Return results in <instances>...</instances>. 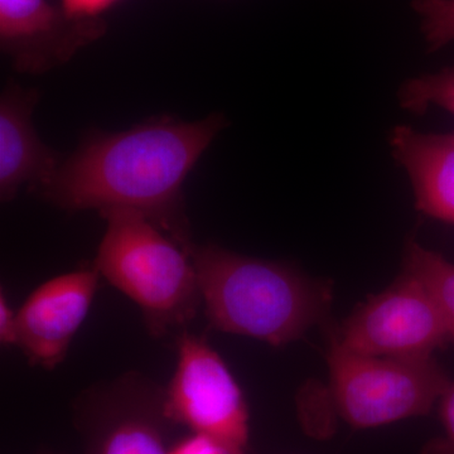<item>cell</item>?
<instances>
[{"label": "cell", "instance_id": "obj_1", "mask_svg": "<svg viewBox=\"0 0 454 454\" xmlns=\"http://www.w3.org/2000/svg\"><path fill=\"white\" fill-rule=\"evenodd\" d=\"M227 121L149 119L118 133L92 131L35 192L66 211L133 210L145 215L188 254L195 247L184 184Z\"/></svg>", "mask_w": 454, "mask_h": 454}, {"label": "cell", "instance_id": "obj_2", "mask_svg": "<svg viewBox=\"0 0 454 454\" xmlns=\"http://www.w3.org/2000/svg\"><path fill=\"white\" fill-rule=\"evenodd\" d=\"M191 258L212 327L274 348L300 340L325 321L331 284L284 262L250 258L217 245H196Z\"/></svg>", "mask_w": 454, "mask_h": 454}, {"label": "cell", "instance_id": "obj_3", "mask_svg": "<svg viewBox=\"0 0 454 454\" xmlns=\"http://www.w3.org/2000/svg\"><path fill=\"white\" fill-rule=\"evenodd\" d=\"M106 234L94 267L142 310L154 337L181 331L202 304L190 254L140 212H101Z\"/></svg>", "mask_w": 454, "mask_h": 454}, {"label": "cell", "instance_id": "obj_4", "mask_svg": "<svg viewBox=\"0 0 454 454\" xmlns=\"http://www.w3.org/2000/svg\"><path fill=\"white\" fill-rule=\"evenodd\" d=\"M327 364L336 411L357 429L428 414L450 381L433 356H366L333 337Z\"/></svg>", "mask_w": 454, "mask_h": 454}, {"label": "cell", "instance_id": "obj_5", "mask_svg": "<svg viewBox=\"0 0 454 454\" xmlns=\"http://www.w3.org/2000/svg\"><path fill=\"white\" fill-rule=\"evenodd\" d=\"M163 413L170 424L190 432L247 447L250 415L243 390L219 352L205 337L184 331L177 363L163 390Z\"/></svg>", "mask_w": 454, "mask_h": 454}, {"label": "cell", "instance_id": "obj_6", "mask_svg": "<svg viewBox=\"0 0 454 454\" xmlns=\"http://www.w3.org/2000/svg\"><path fill=\"white\" fill-rule=\"evenodd\" d=\"M333 339L366 356L408 358L433 356L450 336L426 286L403 270L389 288L361 304Z\"/></svg>", "mask_w": 454, "mask_h": 454}, {"label": "cell", "instance_id": "obj_7", "mask_svg": "<svg viewBox=\"0 0 454 454\" xmlns=\"http://www.w3.org/2000/svg\"><path fill=\"white\" fill-rule=\"evenodd\" d=\"M106 31L103 18L73 16L49 0H0V47L18 73L53 70Z\"/></svg>", "mask_w": 454, "mask_h": 454}, {"label": "cell", "instance_id": "obj_8", "mask_svg": "<svg viewBox=\"0 0 454 454\" xmlns=\"http://www.w3.org/2000/svg\"><path fill=\"white\" fill-rule=\"evenodd\" d=\"M94 265L42 283L17 310V348L29 365L53 370L89 315L98 292Z\"/></svg>", "mask_w": 454, "mask_h": 454}, {"label": "cell", "instance_id": "obj_9", "mask_svg": "<svg viewBox=\"0 0 454 454\" xmlns=\"http://www.w3.org/2000/svg\"><path fill=\"white\" fill-rule=\"evenodd\" d=\"M92 404L89 454H168L163 390L127 379Z\"/></svg>", "mask_w": 454, "mask_h": 454}, {"label": "cell", "instance_id": "obj_10", "mask_svg": "<svg viewBox=\"0 0 454 454\" xmlns=\"http://www.w3.org/2000/svg\"><path fill=\"white\" fill-rule=\"evenodd\" d=\"M38 91L9 85L0 98V199L9 202L20 187L37 191L53 177L59 155L38 137L32 113Z\"/></svg>", "mask_w": 454, "mask_h": 454}, {"label": "cell", "instance_id": "obj_11", "mask_svg": "<svg viewBox=\"0 0 454 454\" xmlns=\"http://www.w3.org/2000/svg\"><path fill=\"white\" fill-rule=\"evenodd\" d=\"M390 145L411 177L418 210L454 223V133H420L400 125Z\"/></svg>", "mask_w": 454, "mask_h": 454}, {"label": "cell", "instance_id": "obj_12", "mask_svg": "<svg viewBox=\"0 0 454 454\" xmlns=\"http://www.w3.org/2000/svg\"><path fill=\"white\" fill-rule=\"evenodd\" d=\"M403 270L426 286L446 325L450 340L454 342V264L441 254L409 241Z\"/></svg>", "mask_w": 454, "mask_h": 454}, {"label": "cell", "instance_id": "obj_13", "mask_svg": "<svg viewBox=\"0 0 454 454\" xmlns=\"http://www.w3.org/2000/svg\"><path fill=\"white\" fill-rule=\"evenodd\" d=\"M400 106L414 114L434 106L454 115V66L409 80L400 90Z\"/></svg>", "mask_w": 454, "mask_h": 454}, {"label": "cell", "instance_id": "obj_14", "mask_svg": "<svg viewBox=\"0 0 454 454\" xmlns=\"http://www.w3.org/2000/svg\"><path fill=\"white\" fill-rule=\"evenodd\" d=\"M422 20V32L430 51L454 42V0H413Z\"/></svg>", "mask_w": 454, "mask_h": 454}, {"label": "cell", "instance_id": "obj_15", "mask_svg": "<svg viewBox=\"0 0 454 454\" xmlns=\"http://www.w3.org/2000/svg\"><path fill=\"white\" fill-rule=\"evenodd\" d=\"M443 433L424 444L420 454H454V381H450L438 402Z\"/></svg>", "mask_w": 454, "mask_h": 454}, {"label": "cell", "instance_id": "obj_16", "mask_svg": "<svg viewBox=\"0 0 454 454\" xmlns=\"http://www.w3.org/2000/svg\"><path fill=\"white\" fill-rule=\"evenodd\" d=\"M168 454H247V448L202 433L191 432L169 446Z\"/></svg>", "mask_w": 454, "mask_h": 454}, {"label": "cell", "instance_id": "obj_17", "mask_svg": "<svg viewBox=\"0 0 454 454\" xmlns=\"http://www.w3.org/2000/svg\"><path fill=\"white\" fill-rule=\"evenodd\" d=\"M61 7L73 16L101 18L106 12L121 0H59Z\"/></svg>", "mask_w": 454, "mask_h": 454}, {"label": "cell", "instance_id": "obj_18", "mask_svg": "<svg viewBox=\"0 0 454 454\" xmlns=\"http://www.w3.org/2000/svg\"><path fill=\"white\" fill-rule=\"evenodd\" d=\"M0 342L4 348L17 346V310L12 309L7 293H0Z\"/></svg>", "mask_w": 454, "mask_h": 454}]
</instances>
